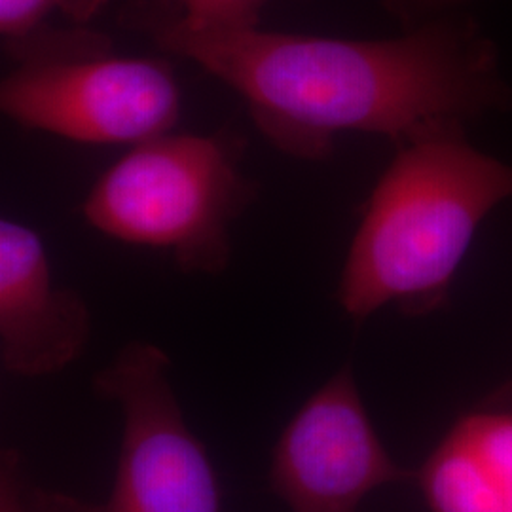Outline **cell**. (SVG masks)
<instances>
[{
	"instance_id": "obj_1",
	"label": "cell",
	"mask_w": 512,
	"mask_h": 512,
	"mask_svg": "<svg viewBox=\"0 0 512 512\" xmlns=\"http://www.w3.org/2000/svg\"><path fill=\"white\" fill-rule=\"evenodd\" d=\"M122 23L232 88L258 131L298 160L329 158L340 133L399 145L427 124H467L512 105L495 46L473 23H431L387 40L192 29L173 0H133Z\"/></svg>"
},
{
	"instance_id": "obj_2",
	"label": "cell",
	"mask_w": 512,
	"mask_h": 512,
	"mask_svg": "<svg viewBox=\"0 0 512 512\" xmlns=\"http://www.w3.org/2000/svg\"><path fill=\"white\" fill-rule=\"evenodd\" d=\"M395 148L338 283L357 325L385 306L408 317L439 311L480 224L512 200V165L473 147L465 122L427 124Z\"/></svg>"
},
{
	"instance_id": "obj_3",
	"label": "cell",
	"mask_w": 512,
	"mask_h": 512,
	"mask_svg": "<svg viewBox=\"0 0 512 512\" xmlns=\"http://www.w3.org/2000/svg\"><path fill=\"white\" fill-rule=\"evenodd\" d=\"M230 133H164L129 148L93 184L86 222L107 238L162 249L188 274H220L232 258V228L256 186Z\"/></svg>"
},
{
	"instance_id": "obj_4",
	"label": "cell",
	"mask_w": 512,
	"mask_h": 512,
	"mask_svg": "<svg viewBox=\"0 0 512 512\" xmlns=\"http://www.w3.org/2000/svg\"><path fill=\"white\" fill-rule=\"evenodd\" d=\"M171 361L150 342H129L93 380L118 404L124 433L110 495L101 503L50 492L57 512H222L207 450L184 421Z\"/></svg>"
},
{
	"instance_id": "obj_5",
	"label": "cell",
	"mask_w": 512,
	"mask_h": 512,
	"mask_svg": "<svg viewBox=\"0 0 512 512\" xmlns=\"http://www.w3.org/2000/svg\"><path fill=\"white\" fill-rule=\"evenodd\" d=\"M0 109L19 126L84 145H139L169 133L181 88L164 59L103 54L16 65Z\"/></svg>"
},
{
	"instance_id": "obj_6",
	"label": "cell",
	"mask_w": 512,
	"mask_h": 512,
	"mask_svg": "<svg viewBox=\"0 0 512 512\" xmlns=\"http://www.w3.org/2000/svg\"><path fill=\"white\" fill-rule=\"evenodd\" d=\"M414 476L387 452L346 365L287 423L268 480L291 512H361L366 495Z\"/></svg>"
},
{
	"instance_id": "obj_7",
	"label": "cell",
	"mask_w": 512,
	"mask_h": 512,
	"mask_svg": "<svg viewBox=\"0 0 512 512\" xmlns=\"http://www.w3.org/2000/svg\"><path fill=\"white\" fill-rule=\"evenodd\" d=\"M92 313L80 294L55 283L33 228L0 220V365L23 378L57 374L90 342Z\"/></svg>"
},
{
	"instance_id": "obj_8",
	"label": "cell",
	"mask_w": 512,
	"mask_h": 512,
	"mask_svg": "<svg viewBox=\"0 0 512 512\" xmlns=\"http://www.w3.org/2000/svg\"><path fill=\"white\" fill-rule=\"evenodd\" d=\"M414 484L429 512H512V378L452 423Z\"/></svg>"
},
{
	"instance_id": "obj_9",
	"label": "cell",
	"mask_w": 512,
	"mask_h": 512,
	"mask_svg": "<svg viewBox=\"0 0 512 512\" xmlns=\"http://www.w3.org/2000/svg\"><path fill=\"white\" fill-rule=\"evenodd\" d=\"M112 0H0L2 52L16 65L59 54Z\"/></svg>"
},
{
	"instance_id": "obj_10",
	"label": "cell",
	"mask_w": 512,
	"mask_h": 512,
	"mask_svg": "<svg viewBox=\"0 0 512 512\" xmlns=\"http://www.w3.org/2000/svg\"><path fill=\"white\" fill-rule=\"evenodd\" d=\"M179 18L192 29H249L274 0H173Z\"/></svg>"
},
{
	"instance_id": "obj_11",
	"label": "cell",
	"mask_w": 512,
	"mask_h": 512,
	"mask_svg": "<svg viewBox=\"0 0 512 512\" xmlns=\"http://www.w3.org/2000/svg\"><path fill=\"white\" fill-rule=\"evenodd\" d=\"M0 512H57L50 492L29 484L16 452L2 454Z\"/></svg>"
}]
</instances>
